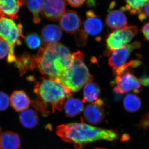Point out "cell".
Wrapping results in <instances>:
<instances>
[{"instance_id": "obj_1", "label": "cell", "mask_w": 149, "mask_h": 149, "mask_svg": "<svg viewBox=\"0 0 149 149\" xmlns=\"http://www.w3.org/2000/svg\"><path fill=\"white\" fill-rule=\"evenodd\" d=\"M34 93L37 98L32 104L44 116L61 111L65 103L72 95L71 91L64 85L54 79L42 77L35 85Z\"/></svg>"}, {"instance_id": "obj_2", "label": "cell", "mask_w": 149, "mask_h": 149, "mask_svg": "<svg viewBox=\"0 0 149 149\" xmlns=\"http://www.w3.org/2000/svg\"><path fill=\"white\" fill-rule=\"evenodd\" d=\"M56 134L63 141L72 143L77 149H81L89 143L99 140L116 141L118 138L117 132L94 127L81 123L62 124L57 128Z\"/></svg>"}, {"instance_id": "obj_3", "label": "cell", "mask_w": 149, "mask_h": 149, "mask_svg": "<svg viewBox=\"0 0 149 149\" xmlns=\"http://www.w3.org/2000/svg\"><path fill=\"white\" fill-rule=\"evenodd\" d=\"M35 57L40 72L55 80L69 68L72 61L68 48L59 43L43 45Z\"/></svg>"}, {"instance_id": "obj_4", "label": "cell", "mask_w": 149, "mask_h": 149, "mask_svg": "<svg viewBox=\"0 0 149 149\" xmlns=\"http://www.w3.org/2000/svg\"><path fill=\"white\" fill-rule=\"evenodd\" d=\"M72 63L69 68L55 80L71 92H77L87 83L92 82L93 76L83 61V53L80 51L74 53L72 54Z\"/></svg>"}, {"instance_id": "obj_5", "label": "cell", "mask_w": 149, "mask_h": 149, "mask_svg": "<svg viewBox=\"0 0 149 149\" xmlns=\"http://www.w3.org/2000/svg\"><path fill=\"white\" fill-rule=\"evenodd\" d=\"M0 38L4 40L9 46V52L7 59L8 63H15L16 58L15 47L16 45H20L21 38H24L22 34V25L20 23L16 25L10 19H1L0 20Z\"/></svg>"}, {"instance_id": "obj_6", "label": "cell", "mask_w": 149, "mask_h": 149, "mask_svg": "<svg viewBox=\"0 0 149 149\" xmlns=\"http://www.w3.org/2000/svg\"><path fill=\"white\" fill-rule=\"evenodd\" d=\"M138 27L130 25L124 29L114 30L107 37L106 44L108 53L128 45L138 33Z\"/></svg>"}, {"instance_id": "obj_7", "label": "cell", "mask_w": 149, "mask_h": 149, "mask_svg": "<svg viewBox=\"0 0 149 149\" xmlns=\"http://www.w3.org/2000/svg\"><path fill=\"white\" fill-rule=\"evenodd\" d=\"M114 86L113 91L118 95H122L130 91L135 93H140L141 87L139 79L131 72H125L116 75L111 83Z\"/></svg>"}, {"instance_id": "obj_8", "label": "cell", "mask_w": 149, "mask_h": 149, "mask_svg": "<svg viewBox=\"0 0 149 149\" xmlns=\"http://www.w3.org/2000/svg\"><path fill=\"white\" fill-rule=\"evenodd\" d=\"M141 46L140 42L135 41L123 47L108 53L110 54L108 64L112 68L113 70L118 69L126 63L133 51L138 49Z\"/></svg>"}, {"instance_id": "obj_9", "label": "cell", "mask_w": 149, "mask_h": 149, "mask_svg": "<svg viewBox=\"0 0 149 149\" xmlns=\"http://www.w3.org/2000/svg\"><path fill=\"white\" fill-rule=\"evenodd\" d=\"M65 0H45L41 15L48 20L58 21L65 11Z\"/></svg>"}, {"instance_id": "obj_10", "label": "cell", "mask_w": 149, "mask_h": 149, "mask_svg": "<svg viewBox=\"0 0 149 149\" xmlns=\"http://www.w3.org/2000/svg\"><path fill=\"white\" fill-rule=\"evenodd\" d=\"M59 24L63 31L72 35L78 31L81 26V19L74 11H65L60 19Z\"/></svg>"}, {"instance_id": "obj_11", "label": "cell", "mask_w": 149, "mask_h": 149, "mask_svg": "<svg viewBox=\"0 0 149 149\" xmlns=\"http://www.w3.org/2000/svg\"><path fill=\"white\" fill-rule=\"evenodd\" d=\"M106 23L109 28L113 30H119L128 27L127 17L121 10L110 11L107 15Z\"/></svg>"}, {"instance_id": "obj_12", "label": "cell", "mask_w": 149, "mask_h": 149, "mask_svg": "<svg viewBox=\"0 0 149 149\" xmlns=\"http://www.w3.org/2000/svg\"><path fill=\"white\" fill-rule=\"evenodd\" d=\"M105 116L104 110L102 107L95 104L88 105L83 111L82 121H86L91 124H96L101 123Z\"/></svg>"}, {"instance_id": "obj_13", "label": "cell", "mask_w": 149, "mask_h": 149, "mask_svg": "<svg viewBox=\"0 0 149 149\" xmlns=\"http://www.w3.org/2000/svg\"><path fill=\"white\" fill-rule=\"evenodd\" d=\"M87 19L83 22L84 31L89 35L96 36L101 32L103 24L101 19L93 10L86 12Z\"/></svg>"}, {"instance_id": "obj_14", "label": "cell", "mask_w": 149, "mask_h": 149, "mask_svg": "<svg viewBox=\"0 0 149 149\" xmlns=\"http://www.w3.org/2000/svg\"><path fill=\"white\" fill-rule=\"evenodd\" d=\"M62 36L61 28L56 24L46 25L41 31V38L44 45L57 43Z\"/></svg>"}, {"instance_id": "obj_15", "label": "cell", "mask_w": 149, "mask_h": 149, "mask_svg": "<svg viewBox=\"0 0 149 149\" xmlns=\"http://www.w3.org/2000/svg\"><path fill=\"white\" fill-rule=\"evenodd\" d=\"M25 3V0H0V10L13 20L18 18L19 8Z\"/></svg>"}, {"instance_id": "obj_16", "label": "cell", "mask_w": 149, "mask_h": 149, "mask_svg": "<svg viewBox=\"0 0 149 149\" xmlns=\"http://www.w3.org/2000/svg\"><path fill=\"white\" fill-rule=\"evenodd\" d=\"M11 107L17 112H22L29 107L31 101L26 93L23 91H15L10 97Z\"/></svg>"}, {"instance_id": "obj_17", "label": "cell", "mask_w": 149, "mask_h": 149, "mask_svg": "<svg viewBox=\"0 0 149 149\" xmlns=\"http://www.w3.org/2000/svg\"><path fill=\"white\" fill-rule=\"evenodd\" d=\"M20 146V138L17 133L7 131L0 135V149H18Z\"/></svg>"}, {"instance_id": "obj_18", "label": "cell", "mask_w": 149, "mask_h": 149, "mask_svg": "<svg viewBox=\"0 0 149 149\" xmlns=\"http://www.w3.org/2000/svg\"><path fill=\"white\" fill-rule=\"evenodd\" d=\"M15 63L17 68H18L21 76L26 73L28 70H33L37 68L35 56H32L26 53L19 56H16Z\"/></svg>"}, {"instance_id": "obj_19", "label": "cell", "mask_w": 149, "mask_h": 149, "mask_svg": "<svg viewBox=\"0 0 149 149\" xmlns=\"http://www.w3.org/2000/svg\"><path fill=\"white\" fill-rule=\"evenodd\" d=\"M63 108L67 116L70 117H73L78 115L85 109L83 101L73 98H70L66 100Z\"/></svg>"}, {"instance_id": "obj_20", "label": "cell", "mask_w": 149, "mask_h": 149, "mask_svg": "<svg viewBox=\"0 0 149 149\" xmlns=\"http://www.w3.org/2000/svg\"><path fill=\"white\" fill-rule=\"evenodd\" d=\"M101 89L97 83L90 82L85 85L83 89V102L94 103L99 99Z\"/></svg>"}, {"instance_id": "obj_21", "label": "cell", "mask_w": 149, "mask_h": 149, "mask_svg": "<svg viewBox=\"0 0 149 149\" xmlns=\"http://www.w3.org/2000/svg\"><path fill=\"white\" fill-rule=\"evenodd\" d=\"M19 119L22 125L27 128H33L38 122L37 113L32 109H26L21 112Z\"/></svg>"}, {"instance_id": "obj_22", "label": "cell", "mask_w": 149, "mask_h": 149, "mask_svg": "<svg viewBox=\"0 0 149 149\" xmlns=\"http://www.w3.org/2000/svg\"><path fill=\"white\" fill-rule=\"evenodd\" d=\"M123 105L128 112H135L141 107L142 101L140 97L136 94H128L123 99Z\"/></svg>"}, {"instance_id": "obj_23", "label": "cell", "mask_w": 149, "mask_h": 149, "mask_svg": "<svg viewBox=\"0 0 149 149\" xmlns=\"http://www.w3.org/2000/svg\"><path fill=\"white\" fill-rule=\"evenodd\" d=\"M45 2V0H27V8L33 14V22L35 24L41 21L40 14L42 12Z\"/></svg>"}, {"instance_id": "obj_24", "label": "cell", "mask_w": 149, "mask_h": 149, "mask_svg": "<svg viewBox=\"0 0 149 149\" xmlns=\"http://www.w3.org/2000/svg\"><path fill=\"white\" fill-rule=\"evenodd\" d=\"M125 6L121 8V10L128 11L131 14L135 15L141 13L142 10L149 0H125Z\"/></svg>"}, {"instance_id": "obj_25", "label": "cell", "mask_w": 149, "mask_h": 149, "mask_svg": "<svg viewBox=\"0 0 149 149\" xmlns=\"http://www.w3.org/2000/svg\"><path fill=\"white\" fill-rule=\"evenodd\" d=\"M141 64L142 62L139 60H132L126 63L118 69L113 70V72L116 76L125 72H131L132 68H136L141 65Z\"/></svg>"}, {"instance_id": "obj_26", "label": "cell", "mask_w": 149, "mask_h": 149, "mask_svg": "<svg viewBox=\"0 0 149 149\" xmlns=\"http://www.w3.org/2000/svg\"><path fill=\"white\" fill-rule=\"evenodd\" d=\"M25 43L27 47L31 49H36L40 47L42 40L36 33L28 34L25 38Z\"/></svg>"}, {"instance_id": "obj_27", "label": "cell", "mask_w": 149, "mask_h": 149, "mask_svg": "<svg viewBox=\"0 0 149 149\" xmlns=\"http://www.w3.org/2000/svg\"><path fill=\"white\" fill-rule=\"evenodd\" d=\"M74 38L77 46L83 47L87 43L88 34L84 29H80L75 32Z\"/></svg>"}, {"instance_id": "obj_28", "label": "cell", "mask_w": 149, "mask_h": 149, "mask_svg": "<svg viewBox=\"0 0 149 149\" xmlns=\"http://www.w3.org/2000/svg\"><path fill=\"white\" fill-rule=\"evenodd\" d=\"M10 104L8 96L4 92L0 91V111L5 110Z\"/></svg>"}, {"instance_id": "obj_29", "label": "cell", "mask_w": 149, "mask_h": 149, "mask_svg": "<svg viewBox=\"0 0 149 149\" xmlns=\"http://www.w3.org/2000/svg\"><path fill=\"white\" fill-rule=\"evenodd\" d=\"M10 47L8 44L0 38V59H2L8 54L9 52Z\"/></svg>"}, {"instance_id": "obj_30", "label": "cell", "mask_w": 149, "mask_h": 149, "mask_svg": "<svg viewBox=\"0 0 149 149\" xmlns=\"http://www.w3.org/2000/svg\"><path fill=\"white\" fill-rule=\"evenodd\" d=\"M138 126L140 129L146 130L149 128V113H146L142 116L141 120L139 121Z\"/></svg>"}, {"instance_id": "obj_31", "label": "cell", "mask_w": 149, "mask_h": 149, "mask_svg": "<svg viewBox=\"0 0 149 149\" xmlns=\"http://www.w3.org/2000/svg\"><path fill=\"white\" fill-rule=\"evenodd\" d=\"M138 17L139 20L141 21H143L148 17L149 18V2L144 7L141 13L138 15Z\"/></svg>"}, {"instance_id": "obj_32", "label": "cell", "mask_w": 149, "mask_h": 149, "mask_svg": "<svg viewBox=\"0 0 149 149\" xmlns=\"http://www.w3.org/2000/svg\"><path fill=\"white\" fill-rule=\"evenodd\" d=\"M141 32L146 40L149 42V22L143 26L141 29Z\"/></svg>"}, {"instance_id": "obj_33", "label": "cell", "mask_w": 149, "mask_h": 149, "mask_svg": "<svg viewBox=\"0 0 149 149\" xmlns=\"http://www.w3.org/2000/svg\"><path fill=\"white\" fill-rule=\"evenodd\" d=\"M72 7L77 8L82 5L86 0H65Z\"/></svg>"}, {"instance_id": "obj_34", "label": "cell", "mask_w": 149, "mask_h": 149, "mask_svg": "<svg viewBox=\"0 0 149 149\" xmlns=\"http://www.w3.org/2000/svg\"><path fill=\"white\" fill-rule=\"evenodd\" d=\"M139 79L140 83L141 85L145 87L149 86V75H143Z\"/></svg>"}, {"instance_id": "obj_35", "label": "cell", "mask_w": 149, "mask_h": 149, "mask_svg": "<svg viewBox=\"0 0 149 149\" xmlns=\"http://www.w3.org/2000/svg\"><path fill=\"white\" fill-rule=\"evenodd\" d=\"M130 137L129 135L128 134H123L122 137H121V139H120V141L121 142H127L130 140Z\"/></svg>"}, {"instance_id": "obj_36", "label": "cell", "mask_w": 149, "mask_h": 149, "mask_svg": "<svg viewBox=\"0 0 149 149\" xmlns=\"http://www.w3.org/2000/svg\"><path fill=\"white\" fill-rule=\"evenodd\" d=\"M5 16V14L0 10V20H1V19L4 18Z\"/></svg>"}, {"instance_id": "obj_37", "label": "cell", "mask_w": 149, "mask_h": 149, "mask_svg": "<svg viewBox=\"0 0 149 149\" xmlns=\"http://www.w3.org/2000/svg\"><path fill=\"white\" fill-rule=\"evenodd\" d=\"M95 149H106L104 148H96Z\"/></svg>"}, {"instance_id": "obj_38", "label": "cell", "mask_w": 149, "mask_h": 149, "mask_svg": "<svg viewBox=\"0 0 149 149\" xmlns=\"http://www.w3.org/2000/svg\"><path fill=\"white\" fill-rule=\"evenodd\" d=\"M1 126H0V135H1Z\"/></svg>"}]
</instances>
